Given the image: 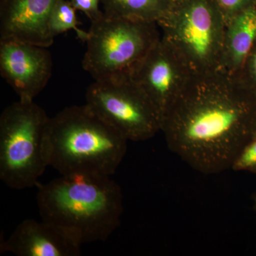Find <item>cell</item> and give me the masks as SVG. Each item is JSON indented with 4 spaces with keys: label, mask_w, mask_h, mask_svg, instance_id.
Here are the masks:
<instances>
[{
    "label": "cell",
    "mask_w": 256,
    "mask_h": 256,
    "mask_svg": "<svg viewBox=\"0 0 256 256\" xmlns=\"http://www.w3.org/2000/svg\"><path fill=\"white\" fill-rule=\"evenodd\" d=\"M256 131V92L222 70L194 74L161 128L170 150L206 174L232 170Z\"/></svg>",
    "instance_id": "6da1fadb"
},
{
    "label": "cell",
    "mask_w": 256,
    "mask_h": 256,
    "mask_svg": "<svg viewBox=\"0 0 256 256\" xmlns=\"http://www.w3.org/2000/svg\"><path fill=\"white\" fill-rule=\"evenodd\" d=\"M42 220L62 227L80 244L105 242L120 223L122 194L110 176L62 175L38 186Z\"/></svg>",
    "instance_id": "7a4b0ae2"
},
{
    "label": "cell",
    "mask_w": 256,
    "mask_h": 256,
    "mask_svg": "<svg viewBox=\"0 0 256 256\" xmlns=\"http://www.w3.org/2000/svg\"><path fill=\"white\" fill-rule=\"evenodd\" d=\"M128 142L86 104L70 106L48 120L47 162L60 175L111 176L126 156Z\"/></svg>",
    "instance_id": "3957f363"
},
{
    "label": "cell",
    "mask_w": 256,
    "mask_h": 256,
    "mask_svg": "<svg viewBox=\"0 0 256 256\" xmlns=\"http://www.w3.org/2000/svg\"><path fill=\"white\" fill-rule=\"evenodd\" d=\"M50 118L34 100L6 107L0 116V180L13 190L38 185L47 166L46 132Z\"/></svg>",
    "instance_id": "277c9868"
},
{
    "label": "cell",
    "mask_w": 256,
    "mask_h": 256,
    "mask_svg": "<svg viewBox=\"0 0 256 256\" xmlns=\"http://www.w3.org/2000/svg\"><path fill=\"white\" fill-rule=\"evenodd\" d=\"M158 24L194 74L220 70L226 22L214 0H173Z\"/></svg>",
    "instance_id": "5b68a950"
},
{
    "label": "cell",
    "mask_w": 256,
    "mask_h": 256,
    "mask_svg": "<svg viewBox=\"0 0 256 256\" xmlns=\"http://www.w3.org/2000/svg\"><path fill=\"white\" fill-rule=\"evenodd\" d=\"M82 65L94 80L130 76L160 41L158 24L104 14L92 22Z\"/></svg>",
    "instance_id": "8992f818"
},
{
    "label": "cell",
    "mask_w": 256,
    "mask_h": 256,
    "mask_svg": "<svg viewBox=\"0 0 256 256\" xmlns=\"http://www.w3.org/2000/svg\"><path fill=\"white\" fill-rule=\"evenodd\" d=\"M86 99L92 112L128 141L148 140L161 131V116L130 76L95 80Z\"/></svg>",
    "instance_id": "52a82bcc"
},
{
    "label": "cell",
    "mask_w": 256,
    "mask_h": 256,
    "mask_svg": "<svg viewBox=\"0 0 256 256\" xmlns=\"http://www.w3.org/2000/svg\"><path fill=\"white\" fill-rule=\"evenodd\" d=\"M194 75L186 62L161 37L130 76L154 104L163 120Z\"/></svg>",
    "instance_id": "ba28073f"
},
{
    "label": "cell",
    "mask_w": 256,
    "mask_h": 256,
    "mask_svg": "<svg viewBox=\"0 0 256 256\" xmlns=\"http://www.w3.org/2000/svg\"><path fill=\"white\" fill-rule=\"evenodd\" d=\"M52 68V55L46 47L0 40V73L20 100H34L48 84Z\"/></svg>",
    "instance_id": "9c48e42d"
},
{
    "label": "cell",
    "mask_w": 256,
    "mask_h": 256,
    "mask_svg": "<svg viewBox=\"0 0 256 256\" xmlns=\"http://www.w3.org/2000/svg\"><path fill=\"white\" fill-rule=\"evenodd\" d=\"M82 244L65 229L50 222L23 220L9 238L1 242V252L18 256H78Z\"/></svg>",
    "instance_id": "30bf717a"
},
{
    "label": "cell",
    "mask_w": 256,
    "mask_h": 256,
    "mask_svg": "<svg viewBox=\"0 0 256 256\" xmlns=\"http://www.w3.org/2000/svg\"><path fill=\"white\" fill-rule=\"evenodd\" d=\"M58 0H0V40H16L48 48L54 38L48 20Z\"/></svg>",
    "instance_id": "8fae6325"
},
{
    "label": "cell",
    "mask_w": 256,
    "mask_h": 256,
    "mask_svg": "<svg viewBox=\"0 0 256 256\" xmlns=\"http://www.w3.org/2000/svg\"><path fill=\"white\" fill-rule=\"evenodd\" d=\"M256 44V4H254L226 24L220 70L238 76Z\"/></svg>",
    "instance_id": "7c38bea8"
},
{
    "label": "cell",
    "mask_w": 256,
    "mask_h": 256,
    "mask_svg": "<svg viewBox=\"0 0 256 256\" xmlns=\"http://www.w3.org/2000/svg\"><path fill=\"white\" fill-rule=\"evenodd\" d=\"M100 2L107 18L158 24L169 11L173 0H100Z\"/></svg>",
    "instance_id": "4fadbf2b"
},
{
    "label": "cell",
    "mask_w": 256,
    "mask_h": 256,
    "mask_svg": "<svg viewBox=\"0 0 256 256\" xmlns=\"http://www.w3.org/2000/svg\"><path fill=\"white\" fill-rule=\"evenodd\" d=\"M76 11L68 0H58L56 3L48 20V28L54 38L64 32L73 30L79 40L86 42L88 32L84 31L78 28Z\"/></svg>",
    "instance_id": "5bb4252c"
},
{
    "label": "cell",
    "mask_w": 256,
    "mask_h": 256,
    "mask_svg": "<svg viewBox=\"0 0 256 256\" xmlns=\"http://www.w3.org/2000/svg\"><path fill=\"white\" fill-rule=\"evenodd\" d=\"M232 170L256 174V131L236 158Z\"/></svg>",
    "instance_id": "9a60e30c"
},
{
    "label": "cell",
    "mask_w": 256,
    "mask_h": 256,
    "mask_svg": "<svg viewBox=\"0 0 256 256\" xmlns=\"http://www.w3.org/2000/svg\"><path fill=\"white\" fill-rule=\"evenodd\" d=\"M216 5L228 22L230 18L252 5L256 4L255 0H214Z\"/></svg>",
    "instance_id": "2e32d148"
},
{
    "label": "cell",
    "mask_w": 256,
    "mask_h": 256,
    "mask_svg": "<svg viewBox=\"0 0 256 256\" xmlns=\"http://www.w3.org/2000/svg\"><path fill=\"white\" fill-rule=\"evenodd\" d=\"M238 77L256 94V44L244 62Z\"/></svg>",
    "instance_id": "e0dca14e"
},
{
    "label": "cell",
    "mask_w": 256,
    "mask_h": 256,
    "mask_svg": "<svg viewBox=\"0 0 256 256\" xmlns=\"http://www.w3.org/2000/svg\"><path fill=\"white\" fill-rule=\"evenodd\" d=\"M76 10L82 12L90 21L94 22L104 16L100 10V0H70Z\"/></svg>",
    "instance_id": "ac0fdd59"
},
{
    "label": "cell",
    "mask_w": 256,
    "mask_h": 256,
    "mask_svg": "<svg viewBox=\"0 0 256 256\" xmlns=\"http://www.w3.org/2000/svg\"><path fill=\"white\" fill-rule=\"evenodd\" d=\"M255 207H256V196L255 197Z\"/></svg>",
    "instance_id": "d6986e66"
},
{
    "label": "cell",
    "mask_w": 256,
    "mask_h": 256,
    "mask_svg": "<svg viewBox=\"0 0 256 256\" xmlns=\"http://www.w3.org/2000/svg\"><path fill=\"white\" fill-rule=\"evenodd\" d=\"M255 3H256V0H255Z\"/></svg>",
    "instance_id": "ffe728a7"
}]
</instances>
